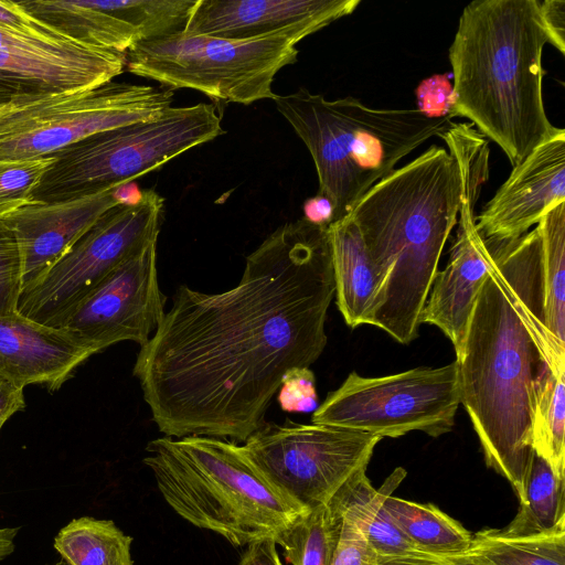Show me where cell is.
<instances>
[{"label": "cell", "mask_w": 565, "mask_h": 565, "mask_svg": "<svg viewBox=\"0 0 565 565\" xmlns=\"http://www.w3.org/2000/svg\"><path fill=\"white\" fill-rule=\"evenodd\" d=\"M225 130L215 105L169 107L159 117L86 137L53 154L31 203H62L95 195L159 169Z\"/></svg>", "instance_id": "52a82bcc"}, {"label": "cell", "mask_w": 565, "mask_h": 565, "mask_svg": "<svg viewBox=\"0 0 565 565\" xmlns=\"http://www.w3.org/2000/svg\"><path fill=\"white\" fill-rule=\"evenodd\" d=\"M277 399L287 413H307L317 408L315 375L309 367L289 370L282 377Z\"/></svg>", "instance_id": "d6a6232c"}, {"label": "cell", "mask_w": 565, "mask_h": 565, "mask_svg": "<svg viewBox=\"0 0 565 565\" xmlns=\"http://www.w3.org/2000/svg\"><path fill=\"white\" fill-rule=\"evenodd\" d=\"M491 276L532 337L545 365L565 375V353L553 343L544 316L542 239L537 225L509 241L484 239Z\"/></svg>", "instance_id": "ac0fdd59"}, {"label": "cell", "mask_w": 565, "mask_h": 565, "mask_svg": "<svg viewBox=\"0 0 565 565\" xmlns=\"http://www.w3.org/2000/svg\"><path fill=\"white\" fill-rule=\"evenodd\" d=\"M274 102L311 154L318 193L332 202L333 222L399 160L439 137L452 118H431L417 108H373L351 96L329 100L303 87Z\"/></svg>", "instance_id": "5b68a950"}, {"label": "cell", "mask_w": 565, "mask_h": 565, "mask_svg": "<svg viewBox=\"0 0 565 565\" xmlns=\"http://www.w3.org/2000/svg\"><path fill=\"white\" fill-rule=\"evenodd\" d=\"M24 407L23 390L13 386L0 376V429L14 413Z\"/></svg>", "instance_id": "f35d334b"}, {"label": "cell", "mask_w": 565, "mask_h": 565, "mask_svg": "<svg viewBox=\"0 0 565 565\" xmlns=\"http://www.w3.org/2000/svg\"><path fill=\"white\" fill-rule=\"evenodd\" d=\"M237 565H284L277 543L273 539H264L247 544Z\"/></svg>", "instance_id": "8d00e7d4"}, {"label": "cell", "mask_w": 565, "mask_h": 565, "mask_svg": "<svg viewBox=\"0 0 565 565\" xmlns=\"http://www.w3.org/2000/svg\"><path fill=\"white\" fill-rule=\"evenodd\" d=\"M172 102V89L115 81L15 97L0 107V160L49 157L100 131L154 119Z\"/></svg>", "instance_id": "9c48e42d"}, {"label": "cell", "mask_w": 565, "mask_h": 565, "mask_svg": "<svg viewBox=\"0 0 565 565\" xmlns=\"http://www.w3.org/2000/svg\"><path fill=\"white\" fill-rule=\"evenodd\" d=\"M131 536L110 520L73 519L54 539V548L68 565H134Z\"/></svg>", "instance_id": "603a6c76"}, {"label": "cell", "mask_w": 565, "mask_h": 565, "mask_svg": "<svg viewBox=\"0 0 565 565\" xmlns=\"http://www.w3.org/2000/svg\"><path fill=\"white\" fill-rule=\"evenodd\" d=\"M30 17L81 45L126 54L139 32L100 9L96 0H24L17 2Z\"/></svg>", "instance_id": "ffe728a7"}, {"label": "cell", "mask_w": 565, "mask_h": 565, "mask_svg": "<svg viewBox=\"0 0 565 565\" xmlns=\"http://www.w3.org/2000/svg\"><path fill=\"white\" fill-rule=\"evenodd\" d=\"M114 193L119 205L138 204L143 196V190H140L134 181L115 188Z\"/></svg>", "instance_id": "ab89813d"}, {"label": "cell", "mask_w": 565, "mask_h": 565, "mask_svg": "<svg viewBox=\"0 0 565 565\" xmlns=\"http://www.w3.org/2000/svg\"><path fill=\"white\" fill-rule=\"evenodd\" d=\"M334 294L328 227L303 217L246 257L235 287L180 286L134 366L158 430L244 443L285 374L322 354Z\"/></svg>", "instance_id": "6da1fadb"}, {"label": "cell", "mask_w": 565, "mask_h": 565, "mask_svg": "<svg viewBox=\"0 0 565 565\" xmlns=\"http://www.w3.org/2000/svg\"><path fill=\"white\" fill-rule=\"evenodd\" d=\"M374 565H478L467 553L454 555H431L414 553L396 556L376 557Z\"/></svg>", "instance_id": "e575fe53"}, {"label": "cell", "mask_w": 565, "mask_h": 565, "mask_svg": "<svg viewBox=\"0 0 565 565\" xmlns=\"http://www.w3.org/2000/svg\"><path fill=\"white\" fill-rule=\"evenodd\" d=\"M145 465L168 505L233 546L276 539L300 514L254 468L236 443L189 436L146 446Z\"/></svg>", "instance_id": "8992f818"}, {"label": "cell", "mask_w": 565, "mask_h": 565, "mask_svg": "<svg viewBox=\"0 0 565 565\" xmlns=\"http://www.w3.org/2000/svg\"><path fill=\"white\" fill-rule=\"evenodd\" d=\"M379 436L320 424L265 422L241 446L262 477L296 510L327 504L366 467Z\"/></svg>", "instance_id": "30bf717a"}, {"label": "cell", "mask_w": 565, "mask_h": 565, "mask_svg": "<svg viewBox=\"0 0 565 565\" xmlns=\"http://www.w3.org/2000/svg\"><path fill=\"white\" fill-rule=\"evenodd\" d=\"M456 362L460 403L487 466L512 484L521 501L534 454L536 387L546 365L491 274L481 287Z\"/></svg>", "instance_id": "277c9868"}, {"label": "cell", "mask_w": 565, "mask_h": 565, "mask_svg": "<svg viewBox=\"0 0 565 565\" xmlns=\"http://www.w3.org/2000/svg\"><path fill=\"white\" fill-rule=\"evenodd\" d=\"M198 0H96L97 6L125 21L140 41L183 32Z\"/></svg>", "instance_id": "f1b7e54d"}, {"label": "cell", "mask_w": 565, "mask_h": 565, "mask_svg": "<svg viewBox=\"0 0 565 565\" xmlns=\"http://www.w3.org/2000/svg\"><path fill=\"white\" fill-rule=\"evenodd\" d=\"M323 28L306 23L247 40L179 32L135 43L125 54L126 68L169 89H194L214 100H274L275 76L297 62V43Z\"/></svg>", "instance_id": "ba28073f"}, {"label": "cell", "mask_w": 565, "mask_h": 565, "mask_svg": "<svg viewBox=\"0 0 565 565\" xmlns=\"http://www.w3.org/2000/svg\"><path fill=\"white\" fill-rule=\"evenodd\" d=\"M543 21L551 36V45L565 53V1H540Z\"/></svg>", "instance_id": "d590c367"}, {"label": "cell", "mask_w": 565, "mask_h": 565, "mask_svg": "<svg viewBox=\"0 0 565 565\" xmlns=\"http://www.w3.org/2000/svg\"><path fill=\"white\" fill-rule=\"evenodd\" d=\"M342 516V529L332 565H374L376 555L369 546L361 523L347 508L329 502Z\"/></svg>", "instance_id": "1f68e13d"}, {"label": "cell", "mask_w": 565, "mask_h": 565, "mask_svg": "<svg viewBox=\"0 0 565 565\" xmlns=\"http://www.w3.org/2000/svg\"><path fill=\"white\" fill-rule=\"evenodd\" d=\"M551 36L539 0H476L449 47L452 105L512 168L559 128L545 111L542 54Z\"/></svg>", "instance_id": "3957f363"}, {"label": "cell", "mask_w": 565, "mask_h": 565, "mask_svg": "<svg viewBox=\"0 0 565 565\" xmlns=\"http://www.w3.org/2000/svg\"><path fill=\"white\" fill-rule=\"evenodd\" d=\"M466 553L478 565H565V525L527 536L482 530L472 535Z\"/></svg>", "instance_id": "d4e9b609"}, {"label": "cell", "mask_w": 565, "mask_h": 565, "mask_svg": "<svg viewBox=\"0 0 565 565\" xmlns=\"http://www.w3.org/2000/svg\"><path fill=\"white\" fill-rule=\"evenodd\" d=\"M0 25L32 35L61 36L30 17L13 1H0Z\"/></svg>", "instance_id": "836d02e7"}, {"label": "cell", "mask_w": 565, "mask_h": 565, "mask_svg": "<svg viewBox=\"0 0 565 565\" xmlns=\"http://www.w3.org/2000/svg\"><path fill=\"white\" fill-rule=\"evenodd\" d=\"M383 507L422 553L454 555L466 553L470 547V532L431 503H416L391 494L383 501Z\"/></svg>", "instance_id": "7402d4cb"}, {"label": "cell", "mask_w": 565, "mask_h": 565, "mask_svg": "<svg viewBox=\"0 0 565 565\" xmlns=\"http://www.w3.org/2000/svg\"><path fill=\"white\" fill-rule=\"evenodd\" d=\"M564 376L544 367L536 387L532 426L535 454L545 459L561 479H565Z\"/></svg>", "instance_id": "83f0119b"}, {"label": "cell", "mask_w": 565, "mask_h": 565, "mask_svg": "<svg viewBox=\"0 0 565 565\" xmlns=\"http://www.w3.org/2000/svg\"><path fill=\"white\" fill-rule=\"evenodd\" d=\"M565 479L558 478L550 463L533 454L516 515L501 530L511 536L551 532L565 525Z\"/></svg>", "instance_id": "cb8c5ba5"}, {"label": "cell", "mask_w": 565, "mask_h": 565, "mask_svg": "<svg viewBox=\"0 0 565 565\" xmlns=\"http://www.w3.org/2000/svg\"><path fill=\"white\" fill-rule=\"evenodd\" d=\"M303 218L317 226H329L334 221L332 202L323 194L317 193L307 199L302 205Z\"/></svg>", "instance_id": "74e56055"}, {"label": "cell", "mask_w": 565, "mask_h": 565, "mask_svg": "<svg viewBox=\"0 0 565 565\" xmlns=\"http://www.w3.org/2000/svg\"><path fill=\"white\" fill-rule=\"evenodd\" d=\"M52 156L28 160H0V220L31 203V194Z\"/></svg>", "instance_id": "f546056e"}, {"label": "cell", "mask_w": 565, "mask_h": 565, "mask_svg": "<svg viewBox=\"0 0 565 565\" xmlns=\"http://www.w3.org/2000/svg\"><path fill=\"white\" fill-rule=\"evenodd\" d=\"M460 404L456 360L365 377L351 372L315 409L312 424L397 438L418 430L431 437L449 433Z\"/></svg>", "instance_id": "7c38bea8"}, {"label": "cell", "mask_w": 565, "mask_h": 565, "mask_svg": "<svg viewBox=\"0 0 565 565\" xmlns=\"http://www.w3.org/2000/svg\"><path fill=\"white\" fill-rule=\"evenodd\" d=\"M45 565H68L65 561L61 559L54 564H45Z\"/></svg>", "instance_id": "b9f144b4"}, {"label": "cell", "mask_w": 565, "mask_h": 565, "mask_svg": "<svg viewBox=\"0 0 565 565\" xmlns=\"http://www.w3.org/2000/svg\"><path fill=\"white\" fill-rule=\"evenodd\" d=\"M360 0H198L183 32L247 40L292 26H323L351 14Z\"/></svg>", "instance_id": "9a60e30c"}, {"label": "cell", "mask_w": 565, "mask_h": 565, "mask_svg": "<svg viewBox=\"0 0 565 565\" xmlns=\"http://www.w3.org/2000/svg\"><path fill=\"white\" fill-rule=\"evenodd\" d=\"M536 225L542 239L545 327L565 353V202L551 207Z\"/></svg>", "instance_id": "484cf974"}, {"label": "cell", "mask_w": 565, "mask_h": 565, "mask_svg": "<svg viewBox=\"0 0 565 565\" xmlns=\"http://www.w3.org/2000/svg\"><path fill=\"white\" fill-rule=\"evenodd\" d=\"M561 202H565L563 128L512 168L509 178L476 216V226L484 239H514L527 233Z\"/></svg>", "instance_id": "5bb4252c"}, {"label": "cell", "mask_w": 565, "mask_h": 565, "mask_svg": "<svg viewBox=\"0 0 565 565\" xmlns=\"http://www.w3.org/2000/svg\"><path fill=\"white\" fill-rule=\"evenodd\" d=\"M114 190L62 203H30L3 218L20 247L22 291L39 280L106 211L119 205Z\"/></svg>", "instance_id": "2e32d148"}, {"label": "cell", "mask_w": 565, "mask_h": 565, "mask_svg": "<svg viewBox=\"0 0 565 565\" xmlns=\"http://www.w3.org/2000/svg\"><path fill=\"white\" fill-rule=\"evenodd\" d=\"M328 232L338 309L350 328L370 324L381 278L349 216L330 224Z\"/></svg>", "instance_id": "d6986e66"}, {"label": "cell", "mask_w": 565, "mask_h": 565, "mask_svg": "<svg viewBox=\"0 0 565 565\" xmlns=\"http://www.w3.org/2000/svg\"><path fill=\"white\" fill-rule=\"evenodd\" d=\"M34 94L23 85L0 76V107L22 95Z\"/></svg>", "instance_id": "60d3db41"}, {"label": "cell", "mask_w": 565, "mask_h": 565, "mask_svg": "<svg viewBox=\"0 0 565 565\" xmlns=\"http://www.w3.org/2000/svg\"><path fill=\"white\" fill-rule=\"evenodd\" d=\"M22 292V259L12 228L0 220V316L17 311Z\"/></svg>", "instance_id": "4dcf8cb0"}, {"label": "cell", "mask_w": 565, "mask_h": 565, "mask_svg": "<svg viewBox=\"0 0 565 565\" xmlns=\"http://www.w3.org/2000/svg\"><path fill=\"white\" fill-rule=\"evenodd\" d=\"M157 242L115 268L75 308L63 329L95 353L121 341L146 344L164 315Z\"/></svg>", "instance_id": "4fadbf2b"}, {"label": "cell", "mask_w": 565, "mask_h": 565, "mask_svg": "<svg viewBox=\"0 0 565 565\" xmlns=\"http://www.w3.org/2000/svg\"><path fill=\"white\" fill-rule=\"evenodd\" d=\"M459 205L457 161L434 145L375 183L347 215L381 278L370 326L402 344L418 335Z\"/></svg>", "instance_id": "7a4b0ae2"}, {"label": "cell", "mask_w": 565, "mask_h": 565, "mask_svg": "<svg viewBox=\"0 0 565 565\" xmlns=\"http://www.w3.org/2000/svg\"><path fill=\"white\" fill-rule=\"evenodd\" d=\"M405 476L406 471L398 467L380 489H374L365 471H361L330 501L355 514L376 557L422 553L414 547L383 507L385 498L394 492Z\"/></svg>", "instance_id": "44dd1931"}, {"label": "cell", "mask_w": 565, "mask_h": 565, "mask_svg": "<svg viewBox=\"0 0 565 565\" xmlns=\"http://www.w3.org/2000/svg\"><path fill=\"white\" fill-rule=\"evenodd\" d=\"M94 352L63 328L19 312L0 316V376L18 388L44 384L58 390Z\"/></svg>", "instance_id": "e0dca14e"}, {"label": "cell", "mask_w": 565, "mask_h": 565, "mask_svg": "<svg viewBox=\"0 0 565 565\" xmlns=\"http://www.w3.org/2000/svg\"><path fill=\"white\" fill-rule=\"evenodd\" d=\"M163 199L143 190L135 205L106 211L18 300L17 312L38 323L62 328L79 302L121 263L157 242Z\"/></svg>", "instance_id": "8fae6325"}, {"label": "cell", "mask_w": 565, "mask_h": 565, "mask_svg": "<svg viewBox=\"0 0 565 565\" xmlns=\"http://www.w3.org/2000/svg\"><path fill=\"white\" fill-rule=\"evenodd\" d=\"M341 529V514L327 503L298 515L276 543L291 565H332Z\"/></svg>", "instance_id": "4316f807"}]
</instances>
